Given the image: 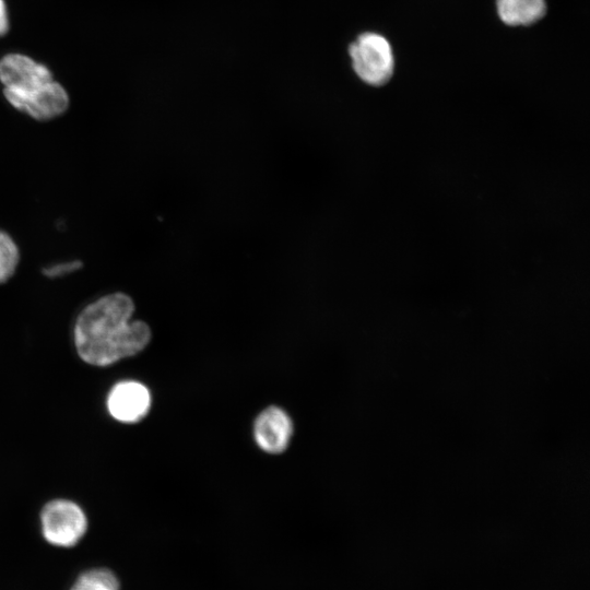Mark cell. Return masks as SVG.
I'll return each instance as SVG.
<instances>
[{
  "mask_svg": "<svg viewBox=\"0 0 590 590\" xmlns=\"http://www.w3.org/2000/svg\"><path fill=\"white\" fill-rule=\"evenodd\" d=\"M133 311V300L120 292L87 305L74 326L79 356L90 365L108 366L141 352L151 340V329L141 320L131 321Z\"/></svg>",
  "mask_w": 590,
  "mask_h": 590,
  "instance_id": "obj_1",
  "label": "cell"
},
{
  "mask_svg": "<svg viewBox=\"0 0 590 590\" xmlns=\"http://www.w3.org/2000/svg\"><path fill=\"white\" fill-rule=\"evenodd\" d=\"M356 74L367 84L387 83L393 72V55L389 42L376 33H364L349 48Z\"/></svg>",
  "mask_w": 590,
  "mask_h": 590,
  "instance_id": "obj_2",
  "label": "cell"
},
{
  "mask_svg": "<svg viewBox=\"0 0 590 590\" xmlns=\"http://www.w3.org/2000/svg\"><path fill=\"white\" fill-rule=\"evenodd\" d=\"M45 540L56 546L71 547L84 535L87 527L83 510L73 502L55 499L40 514Z\"/></svg>",
  "mask_w": 590,
  "mask_h": 590,
  "instance_id": "obj_3",
  "label": "cell"
},
{
  "mask_svg": "<svg viewBox=\"0 0 590 590\" xmlns=\"http://www.w3.org/2000/svg\"><path fill=\"white\" fill-rule=\"evenodd\" d=\"M3 94L14 108L40 121L56 118L69 106L67 91L54 80L31 91L4 88Z\"/></svg>",
  "mask_w": 590,
  "mask_h": 590,
  "instance_id": "obj_4",
  "label": "cell"
},
{
  "mask_svg": "<svg viewBox=\"0 0 590 590\" xmlns=\"http://www.w3.org/2000/svg\"><path fill=\"white\" fill-rule=\"evenodd\" d=\"M0 81L4 88L31 91L52 81L50 70L27 56L9 54L0 60Z\"/></svg>",
  "mask_w": 590,
  "mask_h": 590,
  "instance_id": "obj_5",
  "label": "cell"
},
{
  "mask_svg": "<svg viewBox=\"0 0 590 590\" xmlns=\"http://www.w3.org/2000/svg\"><path fill=\"white\" fill-rule=\"evenodd\" d=\"M151 396L148 388L138 381H121L108 394L107 408L110 415L123 423L142 420L150 410Z\"/></svg>",
  "mask_w": 590,
  "mask_h": 590,
  "instance_id": "obj_6",
  "label": "cell"
},
{
  "mask_svg": "<svg viewBox=\"0 0 590 590\" xmlns=\"http://www.w3.org/2000/svg\"><path fill=\"white\" fill-rule=\"evenodd\" d=\"M292 435V420L281 408L269 406L255 421V440L259 448L268 453L283 452L287 448Z\"/></svg>",
  "mask_w": 590,
  "mask_h": 590,
  "instance_id": "obj_7",
  "label": "cell"
},
{
  "mask_svg": "<svg viewBox=\"0 0 590 590\" xmlns=\"http://www.w3.org/2000/svg\"><path fill=\"white\" fill-rule=\"evenodd\" d=\"M500 20L508 25H529L540 20L546 11L544 0H497Z\"/></svg>",
  "mask_w": 590,
  "mask_h": 590,
  "instance_id": "obj_8",
  "label": "cell"
},
{
  "mask_svg": "<svg viewBox=\"0 0 590 590\" xmlns=\"http://www.w3.org/2000/svg\"><path fill=\"white\" fill-rule=\"evenodd\" d=\"M70 590H120V585L109 569L94 568L82 573Z\"/></svg>",
  "mask_w": 590,
  "mask_h": 590,
  "instance_id": "obj_9",
  "label": "cell"
},
{
  "mask_svg": "<svg viewBox=\"0 0 590 590\" xmlns=\"http://www.w3.org/2000/svg\"><path fill=\"white\" fill-rule=\"evenodd\" d=\"M20 250L13 238L0 229V284L10 280L19 264Z\"/></svg>",
  "mask_w": 590,
  "mask_h": 590,
  "instance_id": "obj_10",
  "label": "cell"
},
{
  "mask_svg": "<svg viewBox=\"0 0 590 590\" xmlns=\"http://www.w3.org/2000/svg\"><path fill=\"white\" fill-rule=\"evenodd\" d=\"M81 267L82 263L80 261H67L47 267L44 269V273L49 278H56L73 272Z\"/></svg>",
  "mask_w": 590,
  "mask_h": 590,
  "instance_id": "obj_11",
  "label": "cell"
},
{
  "mask_svg": "<svg viewBox=\"0 0 590 590\" xmlns=\"http://www.w3.org/2000/svg\"><path fill=\"white\" fill-rule=\"evenodd\" d=\"M9 28V20L5 3L0 0V36H3Z\"/></svg>",
  "mask_w": 590,
  "mask_h": 590,
  "instance_id": "obj_12",
  "label": "cell"
}]
</instances>
